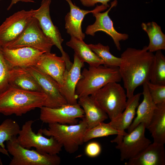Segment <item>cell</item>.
Segmentation results:
<instances>
[{"label":"cell","instance_id":"836d02e7","mask_svg":"<svg viewBox=\"0 0 165 165\" xmlns=\"http://www.w3.org/2000/svg\"><path fill=\"white\" fill-rule=\"evenodd\" d=\"M82 4L86 7H92L94 6L97 3H101L103 5L107 7H110L108 2L111 0H80Z\"/></svg>","mask_w":165,"mask_h":165},{"label":"cell","instance_id":"277c9868","mask_svg":"<svg viewBox=\"0 0 165 165\" xmlns=\"http://www.w3.org/2000/svg\"><path fill=\"white\" fill-rule=\"evenodd\" d=\"M48 125L47 129H42L43 134L54 137L68 153L72 154L75 152L84 143V137L87 129L84 117L75 124L53 123Z\"/></svg>","mask_w":165,"mask_h":165},{"label":"cell","instance_id":"44dd1931","mask_svg":"<svg viewBox=\"0 0 165 165\" xmlns=\"http://www.w3.org/2000/svg\"><path fill=\"white\" fill-rule=\"evenodd\" d=\"M146 82L142 85L143 100L137 108L136 116L128 128V133L131 131L141 123H145L146 128L150 123L154 114L156 105L151 97Z\"/></svg>","mask_w":165,"mask_h":165},{"label":"cell","instance_id":"2e32d148","mask_svg":"<svg viewBox=\"0 0 165 165\" xmlns=\"http://www.w3.org/2000/svg\"><path fill=\"white\" fill-rule=\"evenodd\" d=\"M68 3L70 12L65 16V28L67 33L71 36L75 37L81 40L85 38V34L82 29V23L85 16L89 13H93L98 11L100 12L104 11L107 8L101 5H97L96 7L91 10H85L80 9L71 0H65Z\"/></svg>","mask_w":165,"mask_h":165},{"label":"cell","instance_id":"d6a6232c","mask_svg":"<svg viewBox=\"0 0 165 165\" xmlns=\"http://www.w3.org/2000/svg\"><path fill=\"white\" fill-rule=\"evenodd\" d=\"M101 148L100 145L97 142L93 141L86 145L85 150V154L90 157H95L101 153Z\"/></svg>","mask_w":165,"mask_h":165},{"label":"cell","instance_id":"4fadbf2b","mask_svg":"<svg viewBox=\"0 0 165 165\" xmlns=\"http://www.w3.org/2000/svg\"><path fill=\"white\" fill-rule=\"evenodd\" d=\"M26 68L37 82L42 93L47 96V107L57 108L68 104L61 93L60 86L57 82L35 66Z\"/></svg>","mask_w":165,"mask_h":165},{"label":"cell","instance_id":"7402d4cb","mask_svg":"<svg viewBox=\"0 0 165 165\" xmlns=\"http://www.w3.org/2000/svg\"><path fill=\"white\" fill-rule=\"evenodd\" d=\"M78 103L83 109L87 129H90L108 119L107 114L90 96L81 97Z\"/></svg>","mask_w":165,"mask_h":165},{"label":"cell","instance_id":"ba28073f","mask_svg":"<svg viewBox=\"0 0 165 165\" xmlns=\"http://www.w3.org/2000/svg\"><path fill=\"white\" fill-rule=\"evenodd\" d=\"M53 45L52 40L42 30L37 20L33 17L21 34L4 47L14 49L29 47L45 53L50 52Z\"/></svg>","mask_w":165,"mask_h":165},{"label":"cell","instance_id":"9c48e42d","mask_svg":"<svg viewBox=\"0 0 165 165\" xmlns=\"http://www.w3.org/2000/svg\"><path fill=\"white\" fill-rule=\"evenodd\" d=\"M51 0H42L40 7L33 9L32 16L38 21L39 26L44 34L53 42L60 51L62 57L64 60L66 69L69 70L73 63L70 60L67 53L64 50L62 43L64 41L58 28L54 25L50 14V6Z\"/></svg>","mask_w":165,"mask_h":165},{"label":"cell","instance_id":"7c38bea8","mask_svg":"<svg viewBox=\"0 0 165 165\" xmlns=\"http://www.w3.org/2000/svg\"><path fill=\"white\" fill-rule=\"evenodd\" d=\"M33 11L22 10L6 19L0 25L1 47H5L21 34L33 18Z\"/></svg>","mask_w":165,"mask_h":165},{"label":"cell","instance_id":"e575fe53","mask_svg":"<svg viewBox=\"0 0 165 165\" xmlns=\"http://www.w3.org/2000/svg\"><path fill=\"white\" fill-rule=\"evenodd\" d=\"M19 2H35L33 0H11V2L7 8V10H9L14 5Z\"/></svg>","mask_w":165,"mask_h":165},{"label":"cell","instance_id":"e0dca14e","mask_svg":"<svg viewBox=\"0 0 165 165\" xmlns=\"http://www.w3.org/2000/svg\"><path fill=\"white\" fill-rule=\"evenodd\" d=\"M84 66V63L74 53L72 66L69 70H66L63 83L60 87L61 93L68 104L78 103L75 91L78 82L81 78V69Z\"/></svg>","mask_w":165,"mask_h":165},{"label":"cell","instance_id":"d4e9b609","mask_svg":"<svg viewBox=\"0 0 165 165\" xmlns=\"http://www.w3.org/2000/svg\"><path fill=\"white\" fill-rule=\"evenodd\" d=\"M66 45L72 49L75 53L83 63H88L90 66H97L103 65L102 60L89 47L83 40L71 36Z\"/></svg>","mask_w":165,"mask_h":165},{"label":"cell","instance_id":"ffe728a7","mask_svg":"<svg viewBox=\"0 0 165 165\" xmlns=\"http://www.w3.org/2000/svg\"><path fill=\"white\" fill-rule=\"evenodd\" d=\"M9 86L16 89L42 92L35 79L26 68L16 67L11 69L9 72Z\"/></svg>","mask_w":165,"mask_h":165},{"label":"cell","instance_id":"1f68e13d","mask_svg":"<svg viewBox=\"0 0 165 165\" xmlns=\"http://www.w3.org/2000/svg\"><path fill=\"white\" fill-rule=\"evenodd\" d=\"M10 70L3 57L0 46V94L9 86V78Z\"/></svg>","mask_w":165,"mask_h":165},{"label":"cell","instance_id":"3957f363","mask_svg":"<svg viewBox=\"0 0 165 165\" xmlns=\"http://www.w3.org/2000/svg\"><path fill=\"white\" fill-rule=\"evenodd\" d=\"M81 75L75 91L78 99L91 95L109 83L122 80L118 67L104 65L84 68Z\"/></svg>","mask_w":165,"mask_h":165},{"label":"cell","instance_id":"8fae6325","mask_svg":"<svg viewBox=\"0 0 165 165\" xmlns=\"http://www.w3.org/2000/svg\"><path fill=\"white\" fill-rule=\"evenodd\" d=\"M40 109V120L48 124H75L78 123V118L85 116L83 109L78 103L68 104L55 108L43 106Z\"/></svg>","mask_w":165,"mask_h":165},{"label":"cell","instance_id":"7a4b0ae2","mask_svg":"<svg viewBox=\"0 0 165 165\" xmlns=\"http://www.w3.org/2000/svg\"><path fill=\"white\" fill-rule=\"evenodd\" d=\"M48 107L47 97L42 92L27 91L9 86L0 94V113L21 116L37 108Z\"/></svg>","mask_w":165,"mask_h":165},{"label":"cell","instance_id":"4dcf8cb0","mask_svg":"<svg viewBox=\"0 0 165 165\" xmlns=\"http://www.w3.org/2000/svg\"><path fill=\"white\" fill-rule=\"evenodd\" d=\"M147 84L151 97L154 103H165V85L155 84L147 82Z\"/></svg>","mask_w":165,"mask_h":165},{"label":"cell","instance_id":"f1b7e54d","mask_svg":"<svg viewBox=\"0 0 165 165\" xmlns=\"http://www.w3.org/2000/svg\"><path fill=\"white\" fill-rule=\"evenodd\" d=\"M89 47L103 61V65L110 67H118L121 59L113 55L110 51L108 46H104L101 43L96 44H88Z\"/></svg>","mask_w":165,"mask_h":165},{"label":"cell","instance_id":"d590c367","mask_svg":"<svg viewBox=\"0 0 165 165\" xmlns=\"http://www.w3.org/2000/svg\"><path fill=\"white\" fill-rule=\"evenodd\" d=\"M0 152L2 154L9 156V153L6 148H3L1 147H0Z\"/></svg>","mask_w":165,"mask_h":165},{"label":"cell","instance_id":"f546056e","mask_svg":"<svg viewBox=\"0 0 165 165\" xmlns=\"http://www.w3.org/2000/svg\"><path fill=\"white\" fill-rule=\"evenodd\" d=\"M20 129L15 120L11 119L4 120L0 125V147L5 148L4 142L16 137Z\"/></svg>","mask_w":165,"mask_h":165},{"label":"cell","instance_id":"4316f807","mask_svg":"<svg viewBox=\"0 0 165 165\" xmlns=\"http://www.w3.org/2000/svg\"><path fill=\"white\" fill-rule=\"evenodd\" d=\"M126 134L114 129L108 123L103 122L90 129H87L84 137V142H87L94 138L117 135V136L111 140V142L117 144L121 141Z\"/></svg>","mask_w":165,"mask_h":165},{"label":"cell","instance_id":"83f0119b","mask_svg":"<svg viewBox=\"0 0 165 165\" xmlns=\"http://www.w3.org/2000/svg\"><path fill=\"white\" fill-rule=\"evenodd\" d=\"M149 81L153 84L165 85V57L161 50L156 51L154 54Z\"/></svg>","mask_w":165,"mask_h":165},{"label":"cell","instance_id":"d6986e66","mask_svg":"<svg viewBox=\"0 0 165 165\" xmlns=\"http://www.w3.org/2000/svg\"><path fill=\"white\" fill-rule=\"evenodd\" d=\"M125 165H164V145L153 142L134 158L129 160Z\"/></svg>","mask_w":165,"mask_h":165},{"label":"cell","instance_id":"9a60e30c","mask_svg":"<svg viewBox=\"0 0 165 165\" xmlns=\"http://www.w3.org/2000/svg\"><path fill=\"white\" fill-rule=\"evenodd\" d=\"M3 57L10 69L16 67L35 66L44 52L29 47L14 49L1 47Z\"/></svg>","mask_w":165,"mask_h":165},{"label":"cell","instance_id":"6da1fadb","mask_svg":"<svg viewBox=\"0 0 165 165\" xmlns=\"http://www.w3.org/2000/svg\"><path fill=\"white\" fill-rule=\"evenodd\" d=\"M154 56L147 46L141 49L128 48L121 54L118 68L127 98L134 94L137 88L149 81Z\"/></svg>","mask_w":165,"mask_h":165},{"label":"cell","instance_id":"ac0fdd59","mask_svg":"<svg viewBox=\"0 0 165 165\" xmlns=\"http://www.w3.org/2000/svg\"><path fill=\"white\" fill-rule=\"evenodd\" d=\"M35 66L53 78L60 87L62 85L66 67L62 57H58L55 53L51 52L44 53Z\"/></svg>","mask_w":165,"mask_h":165},{"label":"cell","instance_id":"30bf717a","mask_svg":"<svg viewBox=\"0 0 165 165\" xmlns=\"http://www.w3.org/2000/svg\"><path fill=\"white\" fill-rule=\"evenodd\" d=\"M146 125L141 123L123 137L116 148L120 152L121 161L132 159L142 151L152 142L146 138L145 132Z\"/></svg>","mask_w":165,"mask_h":165},{"label":"cell","instance_id":"8d00e7d4","mask_svg":"<svg viewBox=\"0 0 165 165\" xmlns=\"http://www.w3.org/2000/svg\"><path fill=\"white\" fill-rule=\"evenodd\" d=\"M1 0H0V1H1Z\"/></svg>","mask_w":165,"mask_h":165},{"label":"cell","instance_id":"8992f818","mask_svg":"<svg viewBox=\"0 0 165 165\" xmlns=\"http://www.w3.org/2000/svg\"><path fill=\"white\" fill-rule=\"evenodd\" d=\"M16 137L6 141L7 150L13 158L9 165H59L60 157L57 155L40 152L23 147L16 140Z\"/></svg>","mask_w":165,"mask_h":165},{"label":"cell","instance_id":"5b68a950","mask_svg":"<svg viewBox=\"0 0 165 165\" xmlns=\"http://www.w3.org/2000/svg\"><path fill=\"white\" fill-rule=\"evenodd\" d=\"M90 96L111 120L119 117L126 106V93L118 82L109 83Z\"/></svg>","mask_w":165,"mask_h":165},{"label":"cell","instance_id":"52a82bcc","mask_svg":"<svg viewBox=\"0 0 165 165\" xmlns=\"http://www.w3.org/2000/svg\"><path fill=\"white\" fill-rule=\"evenodd\" d=\"M34 121L26 122L16 137V140L24 148L30 149L35 148L37 151L51 155H57L62 150V145L53 137L47 138L43 135L42 129L37 134L32 130V126Z\"/></svg>","mask_w":165,"mask_h":165},{"label":"cell","instance_id":"484cf974","mask_svg":"<svg viewBox=\"0 0 165 165\" xmlns=\"http://www.w3.org/2000/svg\"><path fill=\"white\" fill-rule=\"evenodd\" d=\"M141 27L149 37V43L147 46L148 51L153 53L165 50V35L160 26L155 22L152 21L142 23Z\"/></svg>","mask_w":165,"mask_h":165},{"label":"cell","instance_id":"cb8c5ba5","mask_svg":"<svg viewBox=\"0 0 165 165\" xmlns=\"http://www.w3.org/2000/svg\"><path fill=\"white\" fill-rule=\"evenodd\" d=\"M151 134L153 142L165 143V103L156 105L153 116L146 127Z\"/></svg>","mask_w":165,"mask_h":165},{"label":"cell","instance_id":"603a6c76","mask_svg":"<svg viewBox=\"0 0 165 165\" xmlns=\"http://www.w3.org/2000/svg\"><path fill=\"white\" fill-rule=\"evenodd\" d=\"M141 94L138 93L127 98L126 106L122 113L108 123L112 127L124 134H127L125 130L128 129L133 122Z\"/></svg>","mask_w":165,"mask_h":165},{"label":"cell","instance_id":"5bb4252c","mask_svg":"<svg viewBox=\"0 0 165 165\" xmlns=\"http://www.w3.org/2000/svg\"><path fill=\"white\" fill-rule=\"evenodd\" d=\"M117 3V0L111 2L110 7L104 12L101 13L97 11L93 13V16L96 18L95 21L93 24L87 27L85 33L94 36L97 31H103L111 37L117 49L120 51L121 48L120 42L127 39L129 36L127 34L119 33L115 30L113 21L108 15L109 12L112 8L116 6Z\"/></svg>","mask_w":165,"mask_h":165}]
</instances>
